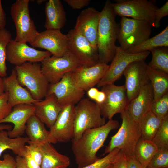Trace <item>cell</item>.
I'll list each match as a JSON object with an SVG mask.
<instances>
[{
	"label": "cell",
	"mask_w": 168,
	"mask_h": 168,
	"mask_svg": "<svg viewBox=\"0 0 168 168\" xmlns=\"http://www.w3.org/2000/svg\"><path fill=\"white\" fill-rule=\"evenodd\" d=\"M41 63L42 72L49 84L58 82L66 73L72 72L80 65L68 50L61 57L51 55Z\"/></svg>",
	"instance_id": "cell-9"
},
{
	"label": "cell",
	"mask_w": 168,
	"mask_h": 168,
	"mask_svg": "<svg viewBox=\"0 0 168 168\" xmlns=\"http://www.w3.org/2000/svg\"><path fill=\"white\" fill-rule=\"evenodd\" d=\"M25 132L29 140L28 143L38 145L44 142H49V131L46 129L44 124L35 114L27 121Z\"/></svg>",
	"instance_id": "cell-26"
},
{
	"label": "cell",
	"mask_w": 168,
	"mask_h": 168,
	"mask_svg": "<svg viewBox=\"0 0 168 168\" xmlns=\"http://www.w3.org/2000/svg\"><path fill=\"white\" fill-rule=\"evenodd\" d=\"M145 60H138L129 64L124 71L125 86L129 102L135 98L142 88L150 82Z\"/></svg>",
	"instance_id": "cell-16"
},
{
	"label": "cell",
	"mask_w": 168,
	"mask_h": 168,
	"mask_svg": "<svg viewBox=\"0 0 168 168\" xmlns=\"http://www.w3.org/2000/svg\"><path fill=\"white\" fill-rule=\"evenodd\" d=\"M38 145L43 156L41 168H67L69 166V157L58 152L51 143L46 142Z\"/></svg>",
	"instance_id": "cell-25"
},
{
	"label": "cell",
	"mask_w": 168,
	"mask_h": 168,
	"mask_svg": "<svg viewBox=\"0 0 168 168\" xmlns=\"http://www.w3.org/2000/svg\"><path fill=\"white\" fill-rule=\"evenodd\" d=\"M168 168V149L158 148L147 168Z\"/></svg>",
	"instance_id": "cell-36"
},
{
	"label": "cell",
	"mask_w": 168,
	"mask_h": 168,
	"mask_svg": "<svg viewBox=\"0 0 168 168\" xmlns=\"http://www.w3.org/2000/svg\"><path fill=\"white\" fill-rule=\"evenodd\" d=\"M112 165L110 166H108V167H106V168H111Z\"/></svg>",
	"instance_id": "cell-52"
},
{
	"label": "cell",
	"mask_w": 168,
	"mask_h": 168,
	"mask_svg": "<svg viewBox=\"0 0 168 168\" xmlns=\"http://www.w3.org/2000/svg\"><path fill=\"white\" fill-rule=\"evenodd\" d=\"M15 159L16 161V168H28L24 159L22 157L16 156Z\"/></svg>",
	"instance_id": "cell-48"
},
{
	"label": "cell",
	"mask_w": 168,
	"mask_h": 168,
	"mask_svg": "<svg viewBox=\"0 0 168 168\" xmlns=\"http://www.w3.org/2000/svg\"><path fill=\"white\" fill-rule=\"evenodd\" d=\"M151 111L161 120L168 115V92L153 102Z\"/></svg>",
	"instance_id": "cell-37"
},
{
	"label": "cell",
	"mask_w": 168,
	"mask_h": 168,
	"mask_svg": "<svg viewBox=\"0 0 168 168\" xmlns=\"http://www.w3.org/2000/svg\"><path fill=\"white\" fill-rule=\"evenodd\" d=\"M19 83L25 86L33 98L43 100L47 95L49 83L38 62H26L14 68Z\"/></svg>",
	"instance_id": "cell-4"
},
{
	"label": "cell",
	"mask_w": 168,
	"mask_h": 168,
	"mask_svg": "<svg viewBox=\"0 0 168 168\" xmlns=\"http://www.w3.org/2000/svg\"><path fill=\"white\" fill-rule=\"evenodd\" d=\"M100 12L93 7L83 10L77 18L74 28L83 35L97 49Z\"/></svg>",
	"instance_id": "cell-19"
},
{
	"label": "cell",
	"mask_w": 168,
	"mask_h": 168,
	"mask_svg": "<svg viewBox=\"0 0 168 168\" xmlns=\"http://www.w3.org/2000/svg\"><path fill=\"white\" fill-rule=\"evenodd\" d=\"M5 92L8 95V103L12 108L21 104H33L38 101L19 82L15 68L9 76L3 78Z\"/></svg>",
	"instance_id": "cell-21"
},
{
	"label": "cell",
	"mask_w": 168,
	"mask_h": 168,
	"mask_svg": "<svg viewBox=\"0 0 168 168\" xmlns=\"http://www.w3.org/2000/svg\"><path fill=\"white\" fill-rule=\"evenodd\" d=\"M168 15V1L162 7L156 11L154 18V27L159 28L160 26L161 20Z\"/></svg>",
	"instance_id": "cell-41"
},
{
	"label": "cell",
	"mask_w": 168,
	"mask_h": 168,
	"mask_svg": "<svg viewBox=\"0 0 168 168\" xmlns=\"http://www.w3.org/2000/svg\"><path fill=\"white\" fill-rule=\"evenodd\" d=\"M109 67L108 64L99 63L90 67L80 65L71 72L72 76L77 85L87 91L98 84Z\"/></svg>",
	"instance_id": "cell-18"
},
{
	"label": "cell",
	"mask_w": 168,
	"mask_h": 168,
	"mask_svg": "<svg viewBox=\"0 0 168 168\" xmlns=\"http://www.w3.org/2000/svg\"><path fill=\"white\" fill-rule=\"evenodd\" d=\"M33 105L35 115L50 129L55 123L63 106L53 94L47 95L43 100L37 101Z\"/></svg>",
	"instance_id": "cell-22"
},
{
	"label": "cell",
	"mask_w": 168,
	"mask_h": 168,
	"mask_svg": "<svg viewBox=\"0 0 168 168\" xmlns=\"http://www.w3.org/2000/svg\"><path fill=\"white\" fill-rule=\"evenodd\" d=\"M122 122L118 132L111 138L103 155L118 148L127 157H134L136 144L141 137L138 123L133 118L128 109L120 113Z\"/></svg>",
	"instance_id": "cell-3"
},
{
	"label": "cell",
	"mask_w": 168,
	"mask_h": 168,
	"mask_svg": "<svg viewBox=\"0 0 168 168\" xmlns=\"http://www.w3.org/2000/svg\"><path fill=\"white\" fill-rule=\"evenodd\" d=\"M46 18L44 25L46 30H60L66 21V13L59 0H49L45 4Z\"/></svg>",
	"instance_id": "cell-24"
},
{
	"label": "cell",
	"mask_w": 168,
	"mask_h": 168,
	"mask_svg": "<svg viewBox=\"0 0 168 168\" xmlns=\"http://www.w3.org/2000/svg\"><path fill=\"white\" fill-rule=\"evenodd\" d=\"M150 54V51L136 53H129L116 46L115 55L109 65L105 74L97 85L98 87L113 84L119 79L128 65L132 62L138 60H145Z\"/></svg>",
	"instance_id": "cell-10"
},
{
	"label": "cell",
	"mask_w": 168,
	"mask_h": 168,
	"mask_svg": "<svg viewBox=\"0 0 168 168\" xmlns=\"http://www.w3.org/2000/svg\"><path fill=\"white\" fill-rule=\"evenodd\" d=\"M35 107L33 104H21L12 108L9 114L0 121V124L4 123L13 124V129L8 131L9 137L12 138L22 137L25 133L27 121L34 114Z\"/></svg>",
	"instance_id": "cell-20"
},
{
	"label": "cell",
	"mask_w": 168,
	"mask_h": 168,
	"mask_svg": "<svg viewBox=\"0 0 168 168\" xmlns=\"http://www.w3.org/2000/svg\"><path fill=\"white\" fill-rule=\"evenodd\" d=\"M64 2L72 9L79 10L88 6L90 0H64Z\"/></svg>",
	"instance_id": "cell-43"
},
{
	"label": "cell",
	"mask_w": 168,
	"mask_h": 168,
	"mask_svg": "<svg viewBox=\"0 0 168 168\" xmlns=\"http://www.w3.org/2000/svg\"><path fill=\"white\" fill-rule=\"evenodd\" d=\"M152 141L158 148L168 149V115L162 120Z\"/></svg>",
	"instance_id": "cell-34"
},
{
	"label": "cell",
	"mask_w": 168,
	"mask_h": 168,
	"mask_svg": "<svg viewBox=\"0 0 168 168\" xmlns=\"http://www.w3.org/2000/svg\"><path fill=\"white\" fill-rule=\"evenodd\" d=\"M119 123L112 119L97 128L86 130L78 140L72 139V149L78 168L90 165L98 159L96 156L110 132L118 128Z\"/></svg>",
	"instance_id": "cell-1"
},
{
	"label": "cell",
	"mask_w": 168,
	"mask_h": 168,
	"mask_svg": "<svg viewBox=\"0 0 168 168\" xmlns=\"http://www.w3.org/2000/svg\"><path fill=\"white\" fill-rule=\"evenodd\" d=\"M101 91L105 93V98L103 103L98 105L102 116L105 119H112L115 114L128 108L129 102L124 85L108 84L102 86Z\"/></svg>",
	"instance_id": "cell-12"
},
{
	"label": "cell",
	"mask_w": 168,
	"mask_h": 168,
	"mask_svg": "<svg viewBox=\"0 0 168 168\" xmlns=\"http://www.w3.org/2000/svg\"><path fill=\"white\" fill-rule=\"evenodd\" d=\"M66 35L68 50L81 65L90 67L99 63L97 49L81 33L73 28Z\"/></svg>",
	"instance_id": "cell-11"
},
{
	"label": "cell",
	"mask_w": 168,
	"mask_h": 168,
	"mask_svg": "<svg viewBox=\"0 0 168 168\" xmlns=\"http://www.w3.org/2000/svg\"><path fill=\"white\" fill-rule=\"evenodd\" d=\"M6 24V14L2 8L1 1L0 0V31L5 28Z\"/></svg>",
	"instance_id": "cell-47"
},
{
	"label": "cell",
	"mask_w": 168,
	"mask_h": 168,
	"mask_svg": "<svg viewBox=\"0 0 168 168\" xmlns=\"http://www.w3.org/2000/svg\"><path fill=\"white\" fill-rule=\"evenodd\" d=\"M152 58L148 66L168 73V47H161L152 49Z\"/></svg>",
	"instance_id": "cell-32"
},
{
	"label": "cell",
	"mask_w": 168,
	"mask_h": 168,
	"mask_svg": "<svg viewBox=\"0 0 168 168\" xmlns=\"http://www.w3.org/2000/svg\"><path fill=\"white\" fill-rule=\"evenodd\" d=\"M86 91L89 98L98 105L102 104L105 100V95L104 92L101 91H99L96 88L92 87Z\"/></svg>",
	"instance_id": "cell-40"
},
{
	"label": "cell",
	"mask_w": 168,
	"mask_h": 168,
	"mask_svg": "<svg viewBox=\"0 0 168 168\" xmlns=\"http://www.w3.org/2000/svg\"><path fill=\"white\" fill-rule=\"evenodd\" d=\"M5 92L3 79L0 77V96Z\"/></svg>",
	"instance_id": "cell-50"
},
{
	"label": "cell",
	"mask_w": 168,
	"mask_h": 168,
	"mask_svg": "<svg viewBox=\"0 0 168 168\" xmlns=\"http://www.w3.org/2000/svg\"><path fill=\"white\" fill-rule=\"evenodd\" d=\"M12 108L8 103L7 93L5 92L0 96V121L9 114Z\"/></svg>",
	"instance_id": "cell-39"
},
{
	"label": "cell",
	"mask_w": 168,
	"mask_h": 168,
	"mask_svg": "<svg viewBox=\"0 0 168 168\" xmlns=\"http://www.w3.org/2000/svg\"></svg>",
	"instance_id": "cell-53"
},
{
	"label": "cell",
	"mask_w": 168,
	"mask_h": 168,
	"mask_svg": "<svg viewBox=\"0 0 168 168\" xmlns=\"http://www.w3.org/2000/svg\"><path fill=\"white\" fill-rule=\"evenodd\" d=\"M105 123L98 105L89 98H83L75 105L73 139L78 140L86 130L98 128Z\"/></svg>",
	"instance_id": "cell-5"
},
{
	"label": "cell",
	"mask_w": 168,
	"mask_h": 168,
	"mask_svg": "<svg viewBox=\"0 0 168 168\" xmlns=\"http://www.w3.org/2000/svg\"><path fill=\"white\" fill-rule=\"evenodd\" d=\"M30 44L33 48L45 49L56 57L62 56L68 50L67 35L60 30H46L39 33Z\"/></svg>",
	"instance_id": "cell-17"
},
{
	"label": "cell",
	"mask_w": 168,
	"mask_h": 168,
	"mask_svg": "<svg viewBox=\"0 0 168 168\" xmlns=\"http://www.w3.org/2000/svg\"><path fill=\"white\" fill-rule=\"evenodd\" d=\"M22 157L24 159L28 168H41L40 166L35 161L27 152Z\"/></svg>",
	"instance_id": "cell-45"
},
{
	"label": "cell",
	"mask_w": 168,
	"mask_h": 168,
	"mask_svg": "<svg viewBox=\"0 0 168 168\" xmlns=\"http://www.w3.org/2000/svg\"><path fill=\"white\" fill-rule=\"evenodd\" d=\"M158 150V147L152 141L141 137L135 146L134 157L143 168H147Z\"/></svg>",
	"instance_id": "cell-29"
},
{
	"label": "cell",
	"mask_w": 168,
	"mask_h": 168,
	"mask_svg": "<svg viewBox=\"0 0 168 168\" xmlns=\"http://www.w3.org/2000/svg\"><path fill=\"white\" fill-rule=\"evenodd\" d=\"M12 129V127L10 125L0 124V130H7L9 131Z\"/></svg>",
	"instance_id": "cell-49"
},
{
	"label": "cell",
	"mask_w": 168,
	"mask_h": 168,
	"mask_svg": "<svg viewBox=\"0 0 168 168\" xmlns=\"http://www.w3.org/2000/svg\"><path fill=\"white\" fill-rule=\"evenodd\" d=\"M120 152L119 149H115L105 156L98 158L90 165L80 168H106L113 164L118 157Z\"/></svg>",
	"instance_id": "cell-35"
},
{
	"label": "cell",
	"mask_w": 168,
	"mask_h": 168,
	"mask_svg": "<svg viewBox=\"0 0 168 168\" xmlns=\"http://www.w3.org/2000/svg\"><path fill=\"white\" fill-rule=\"evenodd\" d=\"M147 73L152 86L154 102L168 92V73L152 69L147 64Z\"/></svg>",
	"instance_id": "cell-28"
},
{
	"label": "cell",
	"mask_w": 168,
	"mask_h": 168,
	"mask_svg": "<svg viewBox=\"0 0 168 168\" xmlns=\"http://www.w3.org/2000/svg\"><path fill=\"white\" fill-rule=\"evenodd\" d=\"M11 39L12 35L9 31L5 28L0 31V77L2 78L7 74L6 48Z\"/></svg>",
	"instance_id": "cell-33"
},
{
	"label": "cell",
	"mask_w": 168,
	"mask_h": 168,
	"mask_svg": "<svg viewBox=\"0 0 168 168\" xmlns=\"http://www.w3.org/2000/svg\"><path fill=\"white\" fill-rule=\"evenodd\" d=\"M127 168H143L134 157H127Z\"/></svg>",
	"instance_id": "cell-46"
},
{
	"label": "cell",
	"mask_w": 168,
	"mask_h": 168,
	"mask_svg": "<svg viewBox=\"0 0 168 168\" xmlns=\"http://www.w3.org/2000/svg\"><path fill=\"white\" fill-rule=\"evenodd\" d=\"M46 0H37L36 1L37 3L39 4H41Z\"/></svg>",
	"instance_id": "cell-51"
},
{
	"label": "cell",
	"mask_w": 168,
	"mask_h": 168,
	"mask_svg": "<svg viewBox=\"0 0 168 168\" xmlns=\"http://www.w3.org/2000/svg\"><path fill=\"white\" fill-rule=\"evenodd\" d=\"M75 105L68 104L63 106L55 123L50 129L49 143H66L73 138Z\"/></svg>",
	"instance_id": "cell-13"
},
{
	"label": "cell",
	"mask_w": 168,
	"mask_h": 168,
	"mask_svg": "<svg viewBox=\"0 0 168 168\" xmlns=\"http://www.w3.org/2000/svg\"><path fill=\"white\" fill-rule=\"evenodd\" d=\"M111 168H127V157L120 151L118 157L112 165Z\"/></svg>",
	"instance_id": "cell-44"
},
{
	"label": "cell",
	"mask_w": 168,
	"mask_h": 168,
	"mask_svg": "<svg viewBox=\"0 0 168 168\" xmlns=\"http://www.w3.org/2000/svg\"><path fill=\"white\" fill-rule=\"evenodd\" d=\"M117 40L123 50L127 51L150 38L152 26L147 21L122 17Z\"/></svg>",
	"instance_id": "cell-6"
},
{
	"label": "cell",
	"mask_w": 168,
	"mask_h": 168,
	"mask_svg": "<svg viewBox=\"0 0 168 168\" xmlns=\"http://www.w3.org/2000/svg\"><path fill=\"white\" fill-rule=\"evenodd\" d=\"M110 0L106 1L100 12L98 31L97 49L99 63L108 64L115 54V42L117 40L119 24Z\"/></svg>",
	"instance_id": "cell-2"
},
{
	"label": "cell",
	"mask_w": 168,
	"mask_h": 168,
	"mask_svg": "<svg viewBox=\"0 0 168 168\" xmlns=\"http://www.w3.org/2000/svg\"><path fill=\"white\" fill-rule=\"evenodd\" d=\"M153 98V90L150 81L128 104L127 109L135 121L138 123L147 113L151 111Z\"/></svg>",
	"instance_id": "cell-23"
},
{
	"label": "cell",
	"mask_w": 168,
	"mask_h": 168,
	"mask_svg": "<svg viewBox=\"0 0 168 168\" xmlns=\"http://www.w3.org/2000/svg\"><path fill=\"white\" fill-rule=\"evenodd\" d=\"M28 145H25V148L26 152L28 153L32 158L40 166L42 160V154L38 145L31 143H28Z\"/></svg>",
	"instance_id": "cell-38"
},
{
	"label": "cell",
	"mask_w": 168,
	"mask_h": 168,
	"mask_svg": "<svg viewBox=\"0 0 168 168\" xmlns=\"http://www.w3.org/2000/svg\"><path fill=\"white\" fill-rule=\"evenodd\" d=\"M29 0H17L12 5L10 12L16 30L15 40L31 44L39 32L30 17Z\"/></svg>",
	"instance_id": "cell-7"
},
{
	"label": "cell",
	"mask_w": 168,
	"mask_h": 168,
	"mask_svg": "<svg viewBox=\"0 0 168 168\" xmlns=\"http://www.w3.org/2000/svg\"><path fill=\"white\" fill-rule=\"evenodd\" d=\"M112 3L116 15L148 22L154 27L155 14L158 7L154 2L148 0H116Z\"/></svg>",
	"instance_id": "cell-8"
},
{
	"label": "cell",
	"mask_w": 168,
	"mask_h": 168,
	"mask_svg": "<svg viewBox=\"0 0 168 168\" xmlns=\"http://www.w3.org/2000/svg\"><path fill=\"white\" fill-rule=\"evenodd\" d=\"M168 47V26L161 32L155 36L145 40L139 44L131 48L126 51L131 54L150 51L156 48Z\"/></svg>",
	"instance_id": "cell-30"
},
{
	"label": "cell",
	"mask_w": 168,
	"mask_h": 168,
	"mask_svg": "<svg viewBox=\"0 0 168 168\" xmlns=\"http://www.w3.org/2000/svg\"><path fill=\"white\" fill-rule=\"evenodd\" d=\"M6 60L15 66L26 62H41L45 58L52 55L47 51L37 50L28 46L26 43L16 41L12 38L7 44Z\"/></svg>",
	"instance_id": "cell-14"
},
{
	"label": "cell",
	"mask_w": 168,
	"mask_h": 168,
	"mask_svg": "<svg viewBox=\"0 0 168 168\" xmlns=\"http://www.w3.org/2000/svg\"><path fill=\"white\" fill-rule=\"evenodd\" d=\"M85 93V91L76 84L70 72L64 75L58 82L49 84L47 95H54L59 103L63 106L75 105L83 98Z\"/></svg>",
	"instance_id": "cell-15"
},
{
	"label": "cell",
	"mask_w": 168,
	"mask_h": 168,
	"mask_svg": "<svg viewBox=\"0 0 168 168\" xmlns=\"http://www.w3.org/2000/svg\"><path fill=\"white\" fill-rule=\"evenodd\" d=\"M3 159L0 158V168H16V161L15 158L8 153L3 155Z\"/></svg>",
	"instance_id": "cell-42"
},
{
	"label": "cell",
	"mask_w": 168,
	"mask_h": 168,
	"mask_svg": "<svg viewBox=\"0 0 168 168\" xmlns=\"http://www.w3.org/2000/svg\"><path fill=\"white\" fill-rule=\"evenodd\" d=\"M162 120L151 111L147 113L138 123L141 138L152 141L161 123Z\"/></svg>",
	"instance_id": "cell-31"
},
{
	"label": "cell",
	"mask_w": 168,
	"mask_h": 168,
	"mask_svg": "<svg viewBox=\"0 0 168 168\" xmlns=\"http://www.w3.org/2000/svg\"><path fill=\"white\" fill-rule=\"evenodd\" d=\"M29 141L27 137L10 138L8 131L0 130V157L2 152L7 149L12 150L16 156L23 157L26 152L25 144Z\"/></svg>",
	"instance_id": "cell-27"
}]
</instances>
